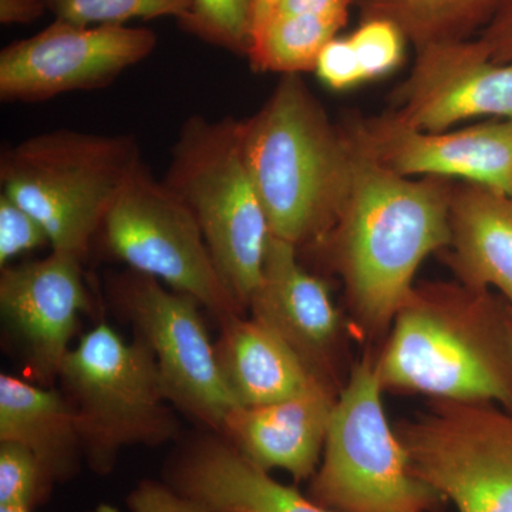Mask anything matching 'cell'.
<instances>
[{
    "label": "cell",
    "mask_w": 512,
    "mask_h": 512,
    "mask_svg": "<svg viewBox=\"0 0 512 512\" xmlns=\"http://www.w3.org/2000/svg\"><path fill=\"white\" fill-rule=\"evenodd\" d=\"M350 140L348 195L323 244L332 248L360 328L379 336L393 325L421 262L450 244L453 185L393 173Z\"/></svg>",
    "instance_id": "cell-1"
},
{
    "label": "cell",
    "mask_w": 512,
    "mask_h": 512,
    "mask_svg": "<svg viewBox=\"0 0 512 512\" xmlns=\"http://www.w3.org/2000/svg\"><path fill=\"white\" fill-rule=\"evenodd\" d=\"M383 390L512 409V332L488 289L414 285L376 362Z\"/></svg>",
    "instance_id": "cell-2"
},
{
    "label": "cell",
    "mask_w": 512,
    "mask_h": 512,
    "mask_svg": "<svg viewBox=\"0 0 512 512\" xmlns=\"http://www.w3.org/2000/svg\"><path fill=\"white\" fill-rule=\"evenodd\" d=\"M245 160L271 235L323 244L348 195L353 147L299 74H285L254 116L242 120Z\"/></svg>",
    "instance_id": "cell-3"
},
{
    "label": "cell",
    "mask_w": 512,
    "mask_h": 512,
    "mask_svg": "<svg viewBox=\"0 0 512 512\" xmlns=\"http://www.w3.org/2000/svg\"><path fill=\"white\" fill-rule=\"evenodd\" d=\"M143 163L131 134L59 130L30 136L0 156L2 194L46 229L52 251L84 262L114 202Z\"/></svg>",
    "instance_id": "cell-4"
},
{
    "label": "cell",
    "mask_w": 512,
    "mask_h": 512,
    "mask_svg": "<svg viewBox=\"0 0 512 512\" xmlns=\"http://www.w3.org/2000/svg\"><path fill=\"white\" fill-rule=\"evenodd\" d=\"M163 183L192 212L222 279L248 309L271 229L245 160L242 120H185Z\"/></svg>",
    "instance_id": "cell-5"
},
{
    "label": "cell",
    "mask_w": 512,
    "mask_h": 512,
    "mask_svg": "<svg viewBox=\"0 0 512 512\" xmlns=\"http://www.w3.org/2000/svg\"><path fill=\"white\" fill-rule=\"evenodd\" d=\"M57 382L76 416L84 463L97 476L113 473L124 448L180 437L156 356L144 340L128 343L106 322L70 349Z\"/></svg>",
    "instance_id": "cell-6"
},
{
    "label": "cell",
    "mask_w": 512,
    "mask_h": 512,
    "mask_svg": "<svg viewBox=\"0 0 512 512\" xmlns=\"http://www.w3.org/2000/svg\"><path fill=\"white\" fill-rule=\"evenodd\" d=\"M376 362L360 360L333 407L308 497L332 512H439L446 498L410 470L382 403Z\"/></svg>",
    "instance_id": "cell-7"
},
{
    "label": "cell",
    "mask_w": 512,
    "mask_h": 512,
    "mask_svg": "<svg viewBox=\"0 0 512 512\" xmlns=\"http://www.w3.org/2000/svg\"><path fill=\"white\" fill-rule=\"evenodd\" d=\"M100 234L114 258L197 299L220 322L245 311L222 279L192 212L144 161L124 185Z\"/></svg>",
    "instance_id": "cell-8"
},
{
    "label": "cell",
    "mask_w": 512,
    "mask_h": 512,
    "mask_svg": "<svg viewBox=\"0 0 512 512\" xmlns=\"http://www.w3.org/2000/svg\"><path fill=\"white\" fill-rule=\"evenodd\" d=\"M410 470L458 512H512V416L434 399L396 427Z\"/></svg>",
    "instance_id": "cell-9"
},
{
    "label": "cell",
    "mask_w": 512,
    "mask_h": 512,
    "mask_svg": "<svg viewBox=\"0 0 512 512\" xmlns=\"http://www.w3.org/2000/svg\"><path fill=\"white\" fill-rule=\"evenodd\" d=\"M107 291L134 335L156 356L168 402L205 429L222 433L238 407L218 366L197 299L128 269L111 276Z\"/></svg>",
    "instance_id": "cell-10"
},
{
    "label": "cell",
    "mask_w": 512,
    "mask_h": 512,
    "mask_svg": "<svg viewBox=\"0 0 512 512\" xmlns=\"http://www.w3.org/2000/svg\"><path fill=\"white\" fill-rule=\"evenodd\" d=\"M156 46V33L150 29L55 20L2 50L0 99L42 103L60 94L101 89L147 59Z\"/></svg>",
    "instance_id": "cell-11"
},
{
    "label": "cell",
    "mask_w": 512,
    "mask_h": 512,
    "mask_svg": "<svg viewBox=\"0 0 512 512\" xmlns=\"http://www.w3.org/2000/svg\"><path fill=\"white\" fill-rule=\"evenodd\" d=\"M392 104L394 119L429 133L478 117L512 120V63L491 60L478 39L421 47Z\"/></svg>",
    "instance_id": "cell-12"
},
{
    "label": "cell",
    "mask_w": 512,
    "mask_h": 512,
    "mask_svg": "<svg viewBox=\"0 0 512 512\" xmlns=\"http://www.w3.org/2000/svg\"><path fill=\"white\" fill-rule=\"evenodd\" d=\"M345 128L357 146L393 173L458 178L512 195V120L429 133L384 113Z\"/></svg>",
    "instance_id": "cell-13"
},
{
    "label": "cell",
    "mask_w": 512,
    "mask_h": 512,
    "mask_svg": "<svg viewBox=\"0 0 512 512\" xmlns=\"http://www.w3.org/2000/svg\"><path fill=\"white\" fill-rule=\"evenodd\" d=\"M83 261L52 251L46 258L8 265L0 274V311L40 386L53 387L92 299Z\"/></svg>",
    "instance_id": "cell-14"
},
{
    "label": "cell",
    "mask_w": 512,
    "mask_h": 512,
    "mask_svg": "<svg viewBox=\"0 0 512 512\" xmlns=\"http://www.w3.org/2000/svg\"><path fill=\"white\" fill-rule=\"evenodd\" d=\"M248 309L295 349L313 375L333 387L330 360L342 320L328 286L302 268L291 242L269 238L262 281Z\"/></svg>",
    "instance_id": "cell-15"
},
{
    "label": "cell",
    "mask_w": 512,
    "mask_h": 512,
    "mask_svg": "<svg viewBox=\"0 0 512 512\" xmlns=\"http://www.w3.org/2000/svg\"><path fill=\"white\" fill-rule=\"evenodd\" d=\"M163 481L210 512H332L278 483L214 431L185 441Z\"/></svg>",
    "instance_id": "cell-16"
},
{
    "label": "cell",
    "mask_w": 512,
    "mask_h": 512,
    "mask_svg": "<svg viewBox=\"0 0 512 512\" xmlns=\"http://www.w3.org/2000/svg\"><path fill=\"white\" fill-rule=\"evenodd\" d=\"M336 400L335 389L318 379L282 402L235 407L221 434L256 466L284 470L296 483L311 480Z\"/></svg>",
    "instance_id": "cell-17"
},
{
    "label": "cell",
    "mask_w": 512,
    "mask_h": 512,
    "mask_svg": "<svg viewBox=\"0 0 512 512\" xmlns=\"http://www.w3.org/2000/svg\"><path fill=\"white\" fill-rule=\"evenodd\" d=\"M447 262L461 284L495 288L512 311V195L463 183L450 195Z\"/></svg>",
    "instance_id": "cell-18"
},
{
    "label": "cell",
    "mask_w": 512,
    "mask_h": 512,
    "mask_svg": "<svg viewBox=\"0 0 512 512\" xmlns=\"http://www.w3.org/2000/svg\"><path fill=\"white\" fill-rule=\"evenodd\" d=\"M220 325L215 355L238 406L282 402L319 379L295 349L261 320L235 315Z\"/></svg>",
    "instance_id": "cell-19"
},
{
    "label": "cell",
    "mask_w": 512,
    "mask_h": 512,
    "mask_svg": "<svg viewBox=\"0 0 512 512\" xmlns=\"http://www.w3.org/2000/svg\"><path fill=\"white\" fill-rule=\"evenodd\" d=\"M0 441L29 448L56 484L82 470L76 416L62 390L0 375Z\"/></svg>",
    "instance_id": "cell-20"
},
{
    "label": "cell",
    "mask_w": 512,
    "mask_h": 512,
    "mask_svg": "<svg viewBox=\"0 0 512 512\" xmlns=\"http://www.w3.org/2000/svg\"><path fill=\"white\" fill-rule=\"evenodd\" d=\"M365 19L393 23L414 49L473 39L505 0H352Z\"/></svg>",
    "instance_id": "cell-21"
},
{
    "label": "cell",
    "mask_w": 512,
    "mask_h": 512,
    "mask_svg": "<svg viewBox=\"0 0 512 512\" xmlns=\"http://www.w3.org/2000/svg\"><path fill=\"white\" fill-rule=\"evenodd\" d=\"M349 12L322 15H275L249 47L252 67L259 72H313L323 47L338 36Z\"/></svg>",
    "instance_id": "cell-22"
},
{
    "label": "cell",
    "mask_w": 512,
    "mask_h": 512,
    "mask_svg": "<svg viewBox=\"0 0 512 512\" xmlns=\"http://www.w3.org/2000/svg\"><path fill=\"white\" fill-rule=\"evenodd\" d=\"M56 20L76 26L126 25L133 19L175 18L184 23L191 0H46Z\"/></svg>",
    "instance_id": "cell-23"
},
{
    "label": "cell",
    "mask_w": 512,
    "mask_h": 512,
    "mask_svg": "<svg viewBox=\"0 0 512 512\" xmlns=\"http://www.w3.org/2000/svg\"><path fill=\"white\" fill-rule=\"evenodd\" d=\"M55 485L29 448L0 441V507L33 512L49 500Z\"/></svg>",
    "instance_id": "cell-24"
},
{
    "label": "cell",
    "mask_w": 512,
    "mask_h": 512,
    "mask_svg": "<svg viewBox=\"0 0 512 512\" xmlns=\"http://www.w3.org/2000/svg\"><path fill=\"white\" fill-rule=\"evenodd\" d=\"M181 25L212 45L247 55L251 46L252 0H191Z\"/></svg>",
    "instance_id": "cell-25"
},
{
    "label": "cell",
    "mask_w": 512,
    "mask_h": 512,
    "mask_svg": "<svg viewBox=\"0 0 512 512\" xmlns=\"http://www.w3.org/2000/svg\"><path fill=\"white\" fill-rule=\"evenodd\" d=\"M349 39L355 47L366 80L382 77L402 63L407 40L387 20L365 19Z\"/></svg>",
    "instance_id": "cell-26"
},
{
    "label": "cell",
    "mask_w": 512,
    "mask_h": 512,
    "mask_svg": "<svg viewBox=\"0 0 512 512\" xmlns=\"http://www.w3.org/2000/svg\"><path fill=\"white\" fill-rule=\"evenodd\" d=\"M50 247L49 235L25 208L0 194V266L37 248Z\"/></svg>",
    "instance_id": "cell-27"
},
{
    "label": "cell",
    "mask_w": 512,
    "mask_h": 512,
    "mask_svg": "<svg viewBox=\"0 0 512 512\" xmlns=\"http://www.w3.org/2000/svg\"><path fill=\"white\" fill-rule=\"evenodd\" d=\"M313 72L320 82L332 90H348L366 82L359 57L349 37L336 36L330 40L320 52Z\"/></svg>",
    "instance_id": "cell-28"
},
{
    "label": "cell",
    "mask_w": 512,
    "mask_h": 512,
    "mask_svg": "<svg viewBox=\"0 0 512 512\" xmlns=\"http://www.w3.org/2000/svg\"><path fill=\"white\" fill-rule=\"evenodd\" d=\"M128 512H210L191 498L177 493L165 481L141 480L127 494ZM93 512H121L111 504H101Z\"/></svg>",
    "instance_id": "cell-29"
},
{
    "label": "cell",
    "mask_w": 512,
    "mask_h": 512,
    "mask_svg": "<svg viewBox=\"0 0 512 512\" xmlns=\"http://www.w3.org/2000/svg\"><path fill=\"white\" fill-rule=\"evenodd\" d=\"M477 39L483 43L491 60L512 63V0H505Z\"/></svg>",
    "instance_id": "cell-30"
},
{
    "label": "cell",
    "mask_w": 512,
    "mask_h": 512,
    "mask_svg": "<svg viewBox=\"0 0 512 512\" xmlns=\"http://www.w3.org/2000/svg\"><path fill=\"white\" fill-rule=\"evenodd\" d=\"M47 10L46 0H0L3 25H26L35 22Z\"/></svg>",
    "instance_id": "cell-31"
},
{
    "label": "cell",
    "mask_w": 512,
    "mask_h": 512,
    "mask_svg": "<svg viewBox=\"0 0 512 512\" xmlns=\"http://www.w3.org/2000/svg\"><path fill=\"white\" fill-rule=\"evenodd\" d=\"M352 0H281L275 15H322L349 12Z\"/></svg>",
    "instance_id": "cell-32"
},
{
    "label": "cell",
    "mask_w": 512,
    "mask_h": 512,
    "mask_svg": "<svg viewBox=\"0 0 512 512\" xmlns=\"http://www.w3.org/2000/svg\"><path fill=\"white\" fill-rule=\"evenodd\" d=\"M279 3L281 0H252L251 45L274 18Z\"/></svg>",
    "instance_id": "cell-33"
},
{
    "label": "cell",
    "mask_w": 512,
    "mask_h": 512,
    "mask_svg": "<svg viewBox=\"0 0 512 512\" xmlns=\"http://www.w3.org/2000/svg\"><path fill=\"white\" fill-rule=\"evenodd\" d=\"M0 512H30V511L20 510V508L0 507Z\"/></svg>",
    "instance_id": "cell-34"
}]
</instances>
